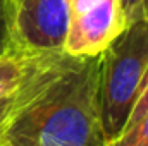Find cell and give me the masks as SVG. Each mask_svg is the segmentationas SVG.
<instances>
[{
	"label": "cell",
	"mask_w": 148,
	"mask_h": 146,
	"mask_svg": "<svg viewBox=\"0 0 148 146\" xmlns=\"http://www.w3.org/2000/svg\"><path fill=\"white\" fill-rule=\"evenodd\" d=\"M124 26L119 0H93L71 12L64 52L74 57H98Z\"/></svg>",
	"instance_id": "277c9868"
},
{
	"label": "cell",
	"mask_w": 148,
	"mask_h": 146,
	"mask_svg": "<svg viewBox=\"0 0 148 146\" xmlns=\"http://www.w3.org/2000/svg\"><path fill=\"white\" fill-rule=\"evenodd\" d=\"M147 112H148V71H147V74H145L141 91H140V95H138V100H136V103H134V108H133L131 115H129V120H127L126 129L131 127L134 122H138ZM126 129H124V131H126ZM124 131H122V132H124Z\"/></svg>",
	"instance_id": "9c48e42d"
},
{
	"label": "cell",
	"mask_w": 148,
	"mask_h": 146,
	"mask_svg": "<svg viewBox=\"0 0 148 146\" xmlns=\"http://www.w3.org/2000/svg\"><path fill=\"white\" fill-rule=\"evenodd\" d=\"M98 57L38 55L0 132V146H105Z\"/></svg>",
	"instance_id": "6da1fadb"
},
{
	"label": "cell",
	"mask_w": 148,
	"mask_h": 146,
	"mask_svg": "<svg viewBox=\"0 0 148 146\" xmlns=\"http://www.w3.org/2000/svg\"><path fill=\"white\" fill-rule=\"evenodd\" d=\"M12 50L10 23H9V0H0V55Z\"/></svg>",
	"instance_id": "ba28073f"
},
{
	"label": "cell",
	"mask_w": 148,
	"mask_h": 146,
	"mask_svg": "<svg viewBox=\"0 0 148 146\" xmlns=\"http://www.w3.org/2000/svg\"><path fill=\"white\" fill-rule=\"evenodd\" d=\"M124 23L145 21L148 23V0H119Z\"/></svg>",
	"instance_id": "52a82bcc"
},
{
	"label": "cell",
	"mask_w": 148,
	"mask_h": 146,
	"mask_svg": "<svg viewBox=\"0 0 148 146\" xmlns=\"http://www.w3.org/2000/svg\"><path fill=\"white\" fill-rule=\"evenodd\" d=\"M105 146H148V112Z\"/></svg>",
	"instance_id": "8992f818"
},
{
	"label": "cell",
	"mask_w": 148,
	"mask_h": 146,
	"mask_svg": "<svg viewBox=\"0 0 148 146\" xmlns=\"http://www.w3.org/2000/svg\"><path fill=\"white\" fill-rule=\"evenodd\" d=\"M148 71V23L134 21L100 53L98 112L107 143L122 134Z\"/></svg>",
	"instance_id": "7a4b0ae2"
},
{
	"label": "cell",
	"mask_w": 148,
	"mask_h": 146,
	"mask_svg": "<svg viewBox=\"0 0 148 146\" xmlns=\"http://www.w3.org/2000/svg\"><path fill=\"white\" fill-rule=\"evenodd\" d=\"M14 95H16V93H14ZM14 95L0 100V132H2V129H3V126H5V120H7L9 113H10L12 103H14Z\"/></svg>",
	"instance_id": "30bf717a"
},
{
	"label": "cell",
	"mask_w": 148,
	"mask_h": 146,
	"mask_svg": "<svg viewBox=\"0 0 148 146\" xmlns=\"http://www.w3.org/2000/svg\"><path fill=\"white\" fill-rule=\"evenodd\" d=\"M69 0H9L12 50L24 55L64 52Z\"/></svg>",
	"instance_id": "3957f363"
},
{
	"label": "cell",
	"mask_w": 148,
	"mask_h": 146,
	"mask_svg": "<svg viewBox=\"0 0 148 146\" xmlns=\"http://www.w3.org/2000/svg\"><path fill=\"white\" fill-rule=\"evenodd\" d=\"M93 0H69V9H71V12H74V10H79L83 7H86Z\"/></svg>",
	"instance_id": "8fae6325"
},
{
	"label": "cell",
	"mask_w": 148,
	"mask_h": 146,
	"mask_svg": "<svg viewBox=\"0 0 148 146\" xmlns=\"http://www.w3.org/2000/svg\"><path fill=\"white\" fill-rule=\"evenodd\" d=\"M38 55H24L19 52H7L0 55V100L12 96L29 76Z\"/></svg>",
	"instance_id": "5b68a950"
}]
</instances>
